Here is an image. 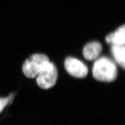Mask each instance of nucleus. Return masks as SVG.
Masks as SVG:
<instances>
[{
	"instance_id": "f257e3e1",
	"label": "nucleus",
	"mask_w": 125,
	"mask_h": 125,
	"mask_svg": "<svg viewBox=\"0 0 125 125\" xmlns=\"http://www.w3.org/2000/svg\"><path fill=\"white\" fill-rule=\"evenodd\" d=\"M92 73L96 80L111 82L117 77V69L115 63L112 60L106 57H102L94 62Z\"/></svg>"
},
{
	"instance_id": "f03ea898",
	"label": "nucleus",
	"mask_w": 125,
	"mask_h": 125,
	"mask_svg": "<svg viewBox=\"0 0 125 125\" xmlns=\"http://www.w3.org/2000/svg\"><path fill=\"white\" fill-rule=\"evenodd\" d=\"M49 62L48 57L45 54H33L24 63L23 73L27 77L34 78L37 76L45 65Z\"/></svg>"
},
{
	"instance_id": "7ed1b4c3",
	"label": "nucleus",
	"mask_w": 125,
	"mask_h": 125,
	"mask_svg": "<svg viewBox=\"0 0 125 125\" xmlns=\"http://www.w3.org/2000/svg\"><path fill=\"white\" fill-rule=\"evenodd\" d=\"M58 73L56 66L52 62L47 63L41 70L37 78V83L43 89H48L55 85Z\"/></svg>"
},
{
	"instance_id": "20e7f679",
	"label": "nucleus",
	"mask_w": 125,
	"mask_h": 125,
	"mask_svg": "<svg viewBox=\"0 0 125 125\" xmlns=\"http://www.w3.org/2000/svg\"><path fill=\"white\" fill-rule=\"evenodd\" d=\"M64 67L69 74L77 78L85 77L88 73V67L84 63L72 57L66 58Z\"/></svg>"
},
{
	"instance_id": "39448f33",
	"label": "nucleus",
	"mask_w": 125,
	"mask_h": 125,
	"mask_svg": "<svg viewBox=\"0 0 125 125\" xmlns=\"http://www.w3.org/2000/svg\"><path fill=\"white\" fill-rule=\"evenodd\" d=\"M102 51L101 44L97 41H92L85 45L83 53L86 59L93 60L98 58Z\"/></svg>"
},
{
	"instance_id": "423d86ee",
	"label": "nucleus",
	"mask_w": 125,
	"mask_h": 125,
	"mask_svg": "<svg viewBox=\"0 0 125 125\" xmlns=\"http://www.w3.org/2000/svg\"><path fill=\"white\" fill-rule=\"evenodd\" d=\"M105 40L107 43L112 45H125V25L119 27L115 32L107 35Z\"/></svg>"
},
{
	"instance_id": "0eeeda50",
	"label": "nucleus",
	"mask_w": 125,
	"mask_h": 125,
	"mask_svg": "<svg viewBox=\"0 0 125 125\" xmlns=\"http://www.w3.org/2000/svg\"><path fill=\"white\" fill-rule=\"evenodd\" d=\"M111 52L116 62L122 68L125 69V47L124 45H112Z\"/></svg>"
},
{
	"instance_id": "6e6552de",
	"label": "nucleus",
	"mask_w": 125,
	"mask_h": 125,
	"mask_svg": "<svg viewBox=\"0 0 125 125\" xmlns=\"http://www.w3.org/2000/svg\"><path fill=\"white\" fill-rule=\"evenodd\" d=\"M11 97L6 98H0V113L1 112L4 107L9 103Z\"/></svg>"
}]
</instances>
